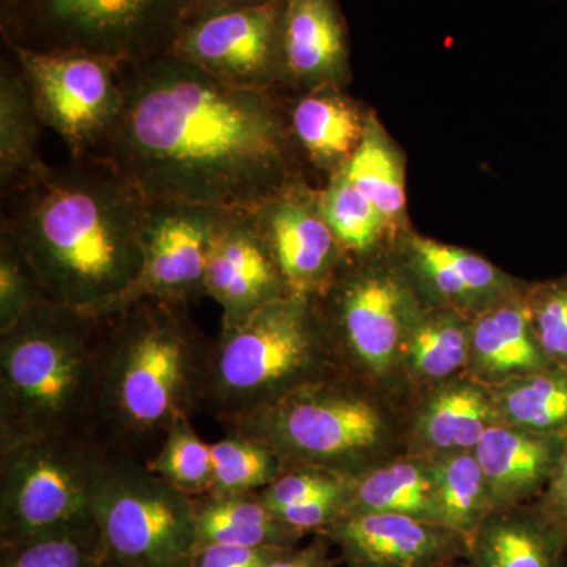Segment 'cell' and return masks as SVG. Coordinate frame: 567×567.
I'll list each match as a JSON object with an SVG mask.
<instances>
[{"instance_id": "obj_2", "label": "cell", "mask_w": 567, "mask_h": 567, "mask_svg": "<svg viewBox=\"0 0 567 567\" xmlns=\"http://www.w3.org/2000/svg\"><path fill=\"white\" fill-rule=\"evenodd\" d=\"M147 207L130 178L89 153L3 194L0 235L47 300L110 316L140 278Z\"/></svg>"}, {"instance_id": "obj_9", "label": "cell", "mask_w": 567, "mask_h": 567, "mask_svg": "<svg viewBox=\"0 0 567 567\" xmlns=\"http://www.w3.org/2000/svg\"><path fill=\"white\" fill-rule=\"evenodd\" d=\"M93 517L106 557L132 567H189L197 547L196 498L144 461L111 451Z\"/></svg>"}, {"instance_id": "obj_15", "label": "cell", "mask_w": 567, "mask_h": 567, "mask_svg": "<svg viewBox=\"0 0 567 567\" xmlns=\"http://www.w3.org/2000/svg\"><path fill=\"white\" fill-rule=\"evenodd\" d=\"M424 306L476 317L524 289L491 260L406 230L391 246Z\"/></svg>"}, {"instance_id": "obj_39", "label": "cell", "mask_w": 567, "mask_h": 567, "mask_svg": "<svg viewBox=\"0 0 567 567\" xmlns=\"http://www.w3.org/2000/svg\"><path fill=\"white\" fill-rule=\"evenodd\" d=\"M330 539L320 535L305 547H293L265 567H333Z\"/></svg>"}, {"instance_id": "obj_24", "label": "cell", "mask_w": 567, "mask_h": 567, "mask_svg": "<svg viewBox=\"0 0 567 567\" xmlns=\"http://www.w3.org/2000/svg\"><path fill=\"white\" fill-rule=\"evenodd\" d=\"M473 317L424 306L402 346L399 385L421 393L466 374Z\"/></svg>"}, {"instance_id": "obj_22", "label": "cell", "mask_w": 567, "mask_h": 567, "mask_svg": "<svg viewBox=\"0 0 567 567\" xmlns=\"http://www.w3.org/2000/svg\"><path fill=\"white\" fill-rule=\"evenodd\" d=\"M369 112L344 89L290 93L287 118L306 166L327 178L344 169L363 141Z\"/></svg>"}, {"instance_id": "obj_37", "label": "cell", "mask_w": 567, "mask_h": 567, "mask_svg": "<svg viewBox=\"0 0 567 567\" xmlns=\"http://www.w3.org/2000/svg\"><path fill=\"white\" fill-rule=\"evenodd\" d=\"M298 547V546H297ZM293 547H246L234 544H197L189 567H265Z\"/></svg>"}, {"instance_id": "obj_5", "label": "cell", "mask_w": 567, "mask_h": 567, "mask_svg": "<svg viewBox=\"0 0 567 567\" xmlns=\"http://www.w3.org/2000/svg\"><path fill=\"white\" fill-rule=\"evenodd\" d=\"M223 425L262 442L287 470L309 466L349 480L398 457L409 429L388 391L344 371Z\"/></svg>"}, {"instance_id": "obj_18", "label": "cell", "mask_w": 567, "mask_h": 567, "mask_svg": "<svg viewBox=\"0 0 567 567\" xmlns=\"http://www.w3.org/2000/svg\"><path fill=\"white\" fill-rule=\"evenodd\" d=\"M282 91L346 89L350 54L336 0H282Z\"/></svg>"}, {"instance_id": "obj_7", "label": "cell", "mask_w": 567, "mask_h": 567, "mask_svg": "<svg viewBox=\"0 0 567 567\" xmlns=\"http://www.w3.org/2000/svg\"><path fill=\"white\" fill-rule=\"evenodd\" d=\"M316 300L339 369L388 393L399 386L402 346L424 303L393 249L347 256Z\"/></svg>"}, {"instance_id": "obj_1", "label": "cell", "mask_w": 567, "mask_h": 567, "mask_svg": "<svg viewBox=\"0 0 567 567\" xmlns=\"http://www.w3.org/2000/svg\"><path fill=\"white\" fill-rule=\"evenodd\" d=\"M122 80L95 153L148 200L249 213L305 178L284 91L235 87L169 54L123 63Z\"/></svg>"}, {"instance_id": "obj_41", "label": "cell", "mask_w": 567, "mask_h": 567, "mask_svg": "<svg viewBox=\"0 0 567 567\" xmlns=\"http://www.w3.org/2000/svg\"><path fill=\"white\" fill-rule=\"evenodd\" d=\"M265 2H270V0H186L185 21L183 22L205 17V14L216 13V11L260 6V3Z\"/></svg>"}, {"instance_id": "obj_6", "label": "cell", "mask_w": 567, "mask_h": 567, "mask_svg": "<svg viewBox=\"0 0 567 567\" xmlns=\"http://www.w3.org/2000/svg\"><path fill=\"white\" fill-rule=\"evenodd\" d=\"M339 371L316 297L289 293L241 319L221 320L200 413L224 424Z\"/></svg>"}, {"instance_id": "obj_33", "label": "cell", "mask_w": 567, "mask_h": 567, "mask_svg": "<svg viewBox=\"0 0 567 567\" xmlns=\"http://www.w3.org/2000/svg\"><path fill=\"white\" fill-rule=\"evenodd\" d=\"M104 561L96 527L0 547V567H103Z\"/></svg>"}, {"instance_id": "obj_25", "label": "cell", "mask_w": 567, "mask_h": 567, "mask_svg": "<svg viewBox=\"0 0 567 567\" xmlns=\"http://www.w3.org/2000/svg\"><path fill=\"white\" fill-rule=\"evenodd\" d=\"M346 513L402 514L442 525L431 458L406 454L350 477Z\"/></svg>"}, {"instance_id": "obj_4", "label": "cell", "mask_w": 567, "mask_h": 567, "mask_svg": "<svg viewBox=\"0 0 567 567\" xmlns=\"http://www.w3.org/2000/svg\"><path fill=\"white\" fill-rule=\"evenodd\" d=\"M107 316L54 301L0 333V447L99 439Z\"/></svg>"}, {"instance_id": "obj_31", "label": "cell", "mask_w": 567, "mask_h": 567, "mask_svg": "<svg viewBox=\"0 0 567 567\" xmlns=\"http://www.w3.org/2000/svg\"><path fill=\"white\" fill-rule=\"evenodd\" d=\"M212 486L207 495L259 492L286 472L281 457L262 442L237 432L212 443Z\"/></svg>"}, {"instance_id": "obj_43", "label": "cell", "mask_w": 567, "mask_h": 567, "mask_svg": "<svg viewBox=\"0 0 567 567\" xmlns=\"http://www.w3.org/2000/svg\"><path fill=\"white\" fill-rule=\"evenodd\" d=\"M103 567H132L123 565V563L115 561V559H111L106 557V561H104Z\"/></svg>"}, {"instance_id": "obj_11", "label": "cell", "mask_w": 567, "mask_h": 567, "mask_svg": "<svg viewBox=\"0 0 567 567\" xmlns=\"http://www.w3.org/2000/svg\"><path fill=\"white\" fill-rule=\"evenodd\" d=\"M11 51L41 125L62 137L71 158L99 151L122 111L125 62L84 51Z\"/></svg>"}, {"instance_id": "obj_28", "label": "cell", "mask_w": 567, "mask_h": 567, "mask_svg": "<svg viewBox=\"0 0 567 567\" xmlns=\"http://www.w3.org/2000/svg\"><path fill=\"white\" fill-rule=\"evenodd\" d=\"M491 386L499 423L567 435V368L550 364Z\"/></svg>"}, {"instance_id": "obj_29", "label": "cell", "mask_w": 567, "mask_h": 567, "mask_svg": "<svg viewBox=\"0 0 567 567\" xmlns=\"http://www.w3.org/2000/svg\"><path fill=\"white\" fill-rule=\"evenodd\" d=\"M431 458L436 505L443 527L470 543L491 513L486 480L475 450L453 451Z\"/></svg>"}, {"instance_id": "obj_10", "label": "cell", "mask_w": 567, "mask_h": 567, "mask_svg": "<svg viewBox=\"0 0 567 567\" xmlns=\"http://www.w3.org/2000/svg\"><path fill=\"white\" fill-rule=\"evenodd\" d=\"M185 11L186 0H13L11 48L147 61L169 52Z\"/></svg>"}, {"instance_id": "obj_3", "label": "cell", "mask_w": 567, "mask_h": 567, "mask_svg": "<svg viewBox=\"0 0 567 567\" xmlns=\"http://www.w3.org/2000/svg\"><path fill=\"white\" fill-rule=\"evenodd\" d=\"M212 346L186 305L140 298L107 316L100 442L151 461L175 423L203 412Z\"/></svg>"}, {"instance_id": "obj_26", "label": "cell", "mask_w": 567, "mask_h": 567, "mask_svg": "<svg viewBox=\"0 0 567 567\" xmlns=\"http://www.w3.org/2000/svg\"><path fill=\"white\" fill-rule=\"evenodd\" d=\"M405 169L404 152L371 110L363 141L347 164L346 173L383 216L394 244L412 229L406 213Z\"/></svg>"}, {"instance_id": "obj_36", "label": "cell", "mask_w": 567, "mask_h": 567, "mask_svg": "<svg viewBox=\"0 0 567 567\" xmlns=\"http://www.w3.org/2000/svg\"><path fill=\"white\" fill-rule=\"evenodd\" d=\"M349 477L334 475L324 470L295 466L286 470L262 491L257 492L265 505L274 513L282 507L298 505L322 496H344Z\"/></svg>"}, {"instance_id": "obj_19", "label": "cell", "mask_w": 567, "mask_h": 567, "mask_svg": "<svg viewBox=\"0 0 567 567\" xmlns=\"http://www.w3.org/2000/svg\"><path fill=\"white\" fill-rule=\"evenodd\" d=\"M465 558L468 567H566L567 520L540 499L491 511Z\"/></svg>"}, {"instance_id": "obj_23", "label": "cell", "mask_w": 567, "mask_h": 567, "mask_svg": "<svg viewBox=\"0 0 567 567\" xmlns=\"http://www.w3.org/2000/svg\"><path fill=\"white\" fill-rule=\"evenodd\" d=\"M524 289L473 317L466 374L487 385L550 365L537 344Z\"/></svg>"}, {"instance_id": "obj_20", "label": "cell", "mask_w": 567, "mask_h": 567, "mask_svg": "<svg viewBox=\"0 0 567 567\" xmlns=\"http://www.w3.org/2000/svg\"><path fill=\"white\" fill-rule=\"evenodd\" d=\"M498 423L491 386L470 374L458 375L424 393L409 421L406 450L423 457L475 450Z\"/></svg>"}, {"instance_id": "obj_30", "label": "cell", "mask_w": 567, "mask_h": 567, "mask_svg": "<svg viewBox=\"0 0 567 567\" xmlns=\"http://www.w3.org/2000/svg\"><path fill=\"white\" fill-rule=\"evenodd\" d=\"M320 194L327 221L347 256H368L394 245L385 219L353 185L346 167L327 178Z\"/></svg>"}, {"instance_id": "obj_40", "label": "cell", "mask_w": 567, "mask_h": 567, "mask_svg": "<svg viewBox=\"0 0 567 567\" xmlns=\"http://www.w3.org/2000/svg\"><path fill=\"white\" fill-rule=\"evenodd\" d=\"M540 502H543L548 509L554 511V513H557L558 516L567 520V435L557 468H555L554 476H551L546 492L540 495Z\"/></svg>"}, {"instance_id": "obj_17", "label": "cell", "mask_w": 567, "mask_h": 567, "mask_svg": "<svg viewBox=\"0 0 567 567\" xmlns=\"http://www.w3.org/2000/svg\"><path fill=\"white\" fill-rule=\"evenodd\" d=\"M281 271L249 213H224L205 270V297L237 320L289 295Z\"/></svg>"}, {"instance_id": "obj_42", "label": "cell", "mask_w": 567, "mask_h": 567, "mask_svg": "<svg viewBox=\"0 0 567 567\" xmlns=\"http://www.w3.org/2000/svg\"><path fill=\"white\" fill-rule=\"evenodd\" d=\"M347 567H398V566L382 565V563H347Z\"/></svg>"}, {"instance_id": "obj_16", "label": "cell", "mask_w": 567, "mask_h": 567, "mask_svg": "<svg viewBox=\"0 0 567 567\" xmlns=\"http://www.w3.org/2000/svg\"><path fill=\"white\" fill-rule=\"evenodd\" d=\"M347 563L398 567H450L466 557L465 537L421 518L385 513H346L323 529Z\"/></svg>"}, {"instance_id": "obj_32", "label": "cell", "mask_w": 567, "mask_h": 567, "mask_svg": "<svg viewBox=\"0 0 567 567\" xmlns=\"http://www.w3.org/2000/svg\"><path fill=\"white\" fill-rule=\"evenodd\" d=\"M152 472L194 496L207 495L212 486L210 443H205L192 420L175 423L151 461Z\"/></svg>"}, {"instance_id": "obj_21", "label": "cell", "mask_w": 567, "mask_h": 567, "mask_svg": "<svg viewBox=\"0 0 567 567\" xmlns=\"http://www.w3.org/2000/svg\"><path fill=\"white\" fill-rule=\"evenodd\" d=\"M566 435L539 434L516 425H492L475 447L492 511L529 503L546 492Z\"/></svg>"}, {"instance_id": "obj_34", "label": "cell", "mask_w": 567, "mask_h": 567, "mask_svg": "<svg viewBox=\"0 0 567 567\" xmlns=\"http://www.w3.org/2000/svg\"><path fill=\"white\" fill-rule=\"evenodd\" d=\"M525 305L537 344L548 363L567 368V274L527 282Z\"/></svg>"}, {"instance_id": "obj_27", "label": "cell", "mask_w": 567, "mask_h": 567, "mask_svg": "<svg viewBox=\"0 0 567 567\" xmlns=\"http://www.w3.org/2000/svg\"><path fill=\"white\" fill-rule=\"evenodd\" d=\"M17 58V55H14ZM41 122L20 62L0 70V192L20 188L47 163L39 152Z\"/></svg>"}, {"instance_id": "obj_13", "label": "cell", "mask_w": 567, "mask_h": 567, "mask_svg": "<svg viewBox=\"0 0 567 567\" xmlns=\"http://www.w3.org/2000/svg\"><path fill=\"white\" fill-rule=\"evenodd\" d=\"M224 213L204 205L148 200L141 275L118 309L140 298L189 306L205 297L208 252Z\"/></svg>"}, {"instance_id": "obj_8", "label": "cell", "mask_w": 567, "mask_h": 567, "mask_svg": "<svg viewBox=\"0 0 567 567\" xmlns=\"http://www.w3.org/2000/svg\"><path fill=\"white\" fill-rule=\"evenodd\" d=\"M110 456L99 439L0 447V547L96 527L93 502Z\"/></svg>"}, {"instance_id": "obj_14", "label": "cell", "mask_w": 567, "mask_h": 567, "mask_svg": "<svg viewBox=\"0 0 567 567\" xmlns=\"http://www.w3.org/2000/svg\"><path fill=\"white\" fill-rule=\"evenodd\" d=\"M249 215L289 292L322 293L347 254L327 221L320 188L306 178L290 182Z\"/></svg>"}, {"instance_id": "obj_38", "label": "cell", "mask_w": 567, "mask_h": 567, "mask_svg": "<svg viewBox=\"0 0 567 567\" xmlns=\"http://www.w3.org/2000/svg\"><path fill=\"white\" fill-rule=\"evenodd\" d=\"M275 514L287 525L300 529V532L322 533L339 517L344 516L346 495L309 499V502L298 503V505L282 507Z\"/></svg>"}, {"instance_id": "obj_35", "label": "cell", "mask_w": 567, "mask_h": 567, "mask_svg": "<svg viewBox=\"0 0 567 567\" xmlns=\"http://www.w3.org/2000/svg\"><path fill=\"white\" fill-rule=\"evenodd\" d=\"M43 298L20 252L0 235V333L20 322Z\"/></svg>"}, {"instance_id": "obj_12", "label": "cell", "mask_w": 567, "mask_h": 567, "mask_svg": "<svg viewBox=\"0 0 567 567\" xmlns=\"http://www.w3.org/2000/svg\"><path fill=\"white\" fill-rule=\"evenodd\" d=\"M282 0L183 22L167 54L235 87L282 91Z\"/></svg>"}]
</instances>
